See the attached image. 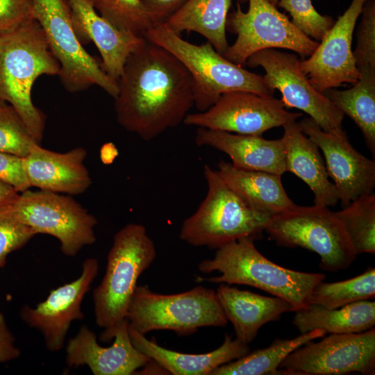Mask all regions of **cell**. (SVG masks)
<instances>
[{
    "label": "cell",
    "mask_w": 375,
    "mask_h": 375,
    "mask_svg": "<svg viewBox=\"0 0 375 375\" xmlns=\"http://www.w3.org/2000/svg\"><path fill=\"white\" fill-rule=\"evenodd\" d=\"M10 203L0 205V268L5 266L10 253L23 247L36 235L15 217Z\"/></svg>",
    "instance_id": "35"
},
{
    "label": "cell",
    "mask_w": 375,
    "mask_h": 375,
    "mask_svg": "<svg viewBox=\"0 0 375 375\" xmlns=\"http://www.w3.org/2000/svg\"><path fill=\"white\" fill-rule=\"evenodd\" d=\"M73 27L83 44L92 42L101 57L103 71L117 82L128 56L144 38L120 30L102 17L89 0H67Z\"/></svg>",
    "instance_id": "19"
},
{
    "label": "cell",
    "mask_w": 375,
    "mask_h": 375,
    "mask_svg": "<svg viewBox=\"0 0 375 375\" xmlns=\"http://www.w3.org/2000/svg\"><path fill=\"white\" fill-rule=\"evenodd\" d=\"M154 24L165 23L188 0H140Z\"/></svg>",
    "instance_id": "39"
},
{
    "label": "cell",
    "mask_w": 375,
    "mask_h": 375,
    "mask_svg": "<svg viewBox=\"0 0 375 375\" xmlns=\"http://www.w3.org/2000/svg\"><path fill=\"white\" fill-rule=\"evenodd\" d=\"M244 12L239 3L228 12L226 30L237 35L222 55L239 65H246L253 53L267 49H286L302 58L310 56L319 42L299 31L288 17L267 0H248Z\"/></svg>",
    "instance_id": "10"
},
{
    "label": "cell",
    "mask_w": 375,
    "mask_h": 375,
    "mask_svg": "<svg viewBox=\"0 0 375 375\" xmlns=\"http://www.w3.org/2000/svg\"><path fill=\"white\" fill-rule=\"evenodd\" d=\"M335 214L342 224L356 254H374V193L358 197Z\"/></svg>",
    "instance_id": "30"
},
{
    "label": "cell",
    "mask_w": 375,
    "mask_h": 375,
    "mask_svg": "<svg viewBox=\"0 0 375 375\" xmlns=\"http://www.w3.org/2000/svg\"><path fill=\"white\" fill-rule=\"evenodd\" d=\"M87 151L74 148L60 153L35 144L23 158L25 174L31 187L67 194L85 192L92 179L84 161Z\"/></svg>",
    "instance_id": "20"
},
{
    "label": "cell",
    "mask_w": 375,
    "mask_h": 375,
    "mask_svg": "<svg viewBox=\"0 0 375 375\" xmlns=\"http://www.w3.org/2000/svg\"><path fill=\"white\" fill-rule=\"evenodd\" d=\"M299 124L301 131L322 151L328 176L333 181L342 208L373 192L375 162L360 153L344 131L326 132L310 117Z\"/></svg>",
    "instance_id": "16"
},
{
    "label": "cell",
    "mask_w": 375,
    "mask_h": 375,
    "mask_svg": "<svg viewBox=\"0 0 375 375\" xmlns=\"http://www.w3.org/2000/svg\"><path fill=\"white\" fill-rule=\"evenodd\" d=\"M156 257L155 244L144 226L130 223L115 234L105 275L92 296L96 324L103 329L101 341L113 339L126 319L138 278Z\"/></svg>",
    "instance_id": "4"
},
{
    "label": "cell",
    "mask_w": 375,
    "mask_h": 375,
    "mask_svg": "<svg viewBox=\"0 0 375 375\" xmlns=\"http://www.w3.org/2000/svg\"><path fill=\"white\" fill-rule=\"evenodd\" d=\"M375 297V269L369 267L351 278L333 283L323 281L312 289L309 303L338 308Z\"/></svg>",
    "instance_id": "31"
},
{
    "label": "cell",
    "mask_w": 375,
    "mask_h": 375,
    "mask_svg": "<svg viewBox=\"0 0 375 375\" xmlns=\"http://www.w3.org/2000/svg\"><path fill=\"white\" fill-rule=\"evenodd\" d=\"M113 344L100 346L95 333L83 325L67 341L66 364L69 368L87 365L94 375H130L152 360L132 343L127 319L117 331Z\"/></svg>",
    "instance_id": "18"
},
{
    "label": "cell",
    "mask_w": 375,
    "mask_h": 375,
    "mask_svg": "<svg viewBox=\"0 0 375 375\" xmlns=\"http://www.w3.org/2000/svg\"><path fill=\"white\" fill-rule=\"evenodd\" d=\"M99 269L96 258H87L78 278L51 290L47 299L35 308L25 305L21 308L20 317L29 327L42 333L49 351L62 349L72 322L84 318L82 302Z\"/></svg>",
    "instance_id": "17"
},
{
    "label": "cell",
    "mask_w": 375,
    "mask_h": 375,
    "mask_svg": "<svg viewBox=\"0 0 375 375\" xmlns=\"http://www.w3.org/2000/svg\"><path fill=\"white\" fill-rule=\"evenodd\" d=\"M10 208L15 217L36 234L56 238L67 256H75L96 242L97 219L72 197L28 189L19 192Z\"/></svg>",
    "instance_id": "11"
},
{
    "label": "cell",
    "mask_w": 375,
    "mask_h": 375,
    "mask_svg": "<svg viewBox=\"0 0 375 375\" xmlns=\"http://www.w3.org/2000/svg\"><path fill=\"white\" fill-rule=\"evenodd\" d=\"M144 38L169 51L188 69L194 83V106L199 112L229 92L247 91L261 96L274 94L262 76L227 60L208 42L190 43L165 23L154 24Z\"/></svg>",
    "instance_id": "5"
},
{
    "label": "cell",
    "mask_w": 375,
    "mask_h": 375,
    "mask_svg": "<svg viewBox=\"0 0 375 375\" xmlns=\"http://www.w3.org/2000/svg\"><path fill=\"white\" fill-rule=\"evenodd\" d=\"M203 174L206 196L183 222L180 239L194 247L217 249L242 238H260L271 217L249 207L209 165H204Z\"/></svg>",
    "instance_id": "6"
},
{
    "label": "cell",
    "mask_w": 375,
    "mask_h": 375,
    "mask_svg": "<svg viewBox=\"0 0 375 375\" xmlns=\"http://www.w3.org/2000/svg\"><path fill=\"white\" fill-rule=\"evenodd\" d=\"M254 240L244 237L217 249L213 258L200 262L198 269L203 273L217 271L221 275L197 277V281L254 287L286 301L292 312L306 307L312 289L326 276L278 265L258 251Z\"/></svg>",
    "instance_id": "3"
},
{
    "label": "cell",
    "mask_w": 375,
    "mask_h": 375,
    "mask_svg": "<svg viewBox=\"0 0 375 375\" xmlns=\"http://www.w3.org/2000/svg\"><path fill=\"white\" fill-rule=\"evenodd\" d=\"M285 109L273 96H261L247 91L222 94L204 111L188 113L183 124L229 133L262 135L275 127L283 126L301 117Z\"/></svg>",
    "instance_id": "14"
},
{
    "label": "cell",
    "mask_w": 375,
    "mask_h": 375,
    "mask_svg": "<svg viewBox=\"0 0 375 375\" xmlns=\"http://www.w3.org/2000/svg\"><path fill=\"white\" fill-rule=\"evenodd\" d=\"M294 312L292 323L301 334L315 329L326 334L360 333L375 325V301L371 299L333 309L309 303Z\"/></svg>",
    "instance_id": "26"
},
{
    "label": "cell",
    "mask_w": 375,
    "mask_h": 375,
    "mask_svg": "<svg viewBox=\"0 0 375 375\" xmlns=\"http://www.w3.org/2000/svg\"><path fill=\"white\" fill-rule=\"evenodd\" d=\"M60 69L34 18L0 35V99L15 108L39 143L46 117L32 101V88L38 77L58 76Z\"/></svg>",
    "instance_id": "2"
},
{
    "label": "cell",
    "mask_w": 375,
    "mask_h": 375,
    "mask_svg": "<svg viewBox=\"0 0 375 375\" xmlns=\"http://www.w3.org/2000/svg\"><path fill=\"white\" fill-rule=\"evenodd\" d=\"M217 172L226 184L251 208L270 217L295 205L288 196L281 175L238 168L221 160Z\"/></svg>",
    "instance_id": "25"
},
{
    "label": "cell",
    "mask_w": 375,
    "mask_h": 375,
    "mask_svg": "<svg viewBox=\"0 0 375 375\" xmlns=\"http://www.w3.org/2000/svg\"><path fill=\"white\" fill-rule=\"evenodd\" d=\"M356 31L357 44L353 55L359 72L375 69V0H367Z\"/></svg>",
    "instance_id": "36"
},
{
    "label": "cell",
    "mask_w": 375,
    "mask_h": 375,
    "mask_svg": "<svg viewBox=\"0 0 375 375\" xmlns=\"http://www.w3.org/2000/svg\"><path fill=\"white\" fill-rule=\"evenodd\" d=\"M195 142L199 147H210L225 153L231 164L240 169L281 176L286 172L282 138L266 140L262 135L197 128Z\"/></svg>",
    "instance_id": "21"
},
{
    "label": "cell",
    "mask_w": 375,
    "mask_h": 375,
    "mask_svg": "<svg viewBox=\"0 0 375 375\" xmlns=\"http://www.w3.org/2000/svg\"><path fill=\"white\" fill-rule=\"evenodd\" d=\"M277 5L290 13L292 23L299 31L318 42L335 23L331 17L320 15L311 0H279Z\"/></svg>",
    "instance_id": "34"
},
{
    "label": "cell",
    "mask_w": 375,
    "mask_h": 375,
    "mask_svg": "<svg viewBox=\"0 0 375 375\" xmlns=\"http://www.w3.org/2000/svg\"><path fill=\"white\" fill-rule=\"evenodd\" d=\"M375 374L374 327L354 333L330 334L291 352L281 362L278 374L341 375Z\"/></svg>",
    "instance_id": "12"
},
{
    "label": "cell",
    "mask_w": 375,
    "mask_h": 375,
    "mask_svg": "<svg viewBox=\"0 0 375 375\" xmlns=\"http://www.w3.org/2000/svg\"><path fill=\"white\" fill-rule=\"evenodd\" d=\"M231 3L232 0H188L165 24L178 34L193 31L201 35L223 55L229 47L226 22Z\"/></svg>",
    "instance_id": "27"
},
{
    "label": "cell",
    "mask_w": 375,
    "mask_h": 375,
    "mask_svg": "<svg viewBox=\"0 0 375 375\" xmlns=\"http://www.w3.org/2000/svg\"><path fill=\"white\" fill-rule=\"evenodd\" d=\"M97 12L116 28L144 37L153 25L140 0H89Z\"/></svg>",
    "instance_id": "32"
},
{
    "label": "cell",
    "mask_w": 375,
    "mask_h": 375,
    "mask_svg": "<svg viewBox=\"0 0 375 375\" xmlns=\"http://www.w3.org/2000/svg\"><path fill=\"white\" fill-rule=\"evenodd\" d=\"M33 18L31 0H0V35Z\"/></svg>",
    "instance_id": "37"
},
{
    "label": "cell",
    "mask_w": 375,
    "mask_h": 375,
    "mask_svg": "<svg viewBox=\"0 0 375 375\" xmlns=\"http://www.w3.org/2000/svg\"><path fill=\"white\" fill-rule=\"evenodd\" d=\"M0 181L11 185L19 192L31 188L25 174L23 158L0 151Z\"/></svg>",
    "instance_id": "38"
},
{
    "label": "cell",
    "mask_w": 375,
    "mask_h": 375,
    "mask_svg": "<svg viewBox=\"0 0 375 375\" xmlns=\"http://www.w3.org/2000/svg\"><path fill=\"white\" fill-rule=\"evenodd\" d=\"M269 3H271L274 6H276L278 4V2L279 0H267Z\"/></svg>",
    "instance_id": "42"
},
{
    "label": "cell",
    "mask_w": 375,
    "mask_h": 375,
    "mask_svg": "<svg viewBox=\"0 0 375 375\" xmlns=\"http://www.w3.org/2000/svg\"><path fill=\"white\" fill-rule=\"evenodd\" d=\"M126 319L131 327L143 335L170 330L188 335L201 327H224L228 324L216 291L200 285L173 294H158L146 285H137Z\"/></svg>",
    "instance_id": "7"
},
{
    "label": "cell",
    "mask_w": 375,
    "mask_h": 375,
    "mask_svg": "<svg viewBox=\"0 0 375 375\" xmlns=\"http://www.w3.org/2000/svg\"><path fill=\"white\" fill-rule=\"evenodd\" d=\"M19 192L11 185L0 181V205L15 201Z\"/></svg>",
    "instance_id": "41"
},
{
    "label": "cell",
    "mask_w": 375,
    "mask_h": 375,
    "mask_svg": "<svg viewBox=\"0 0 375 375\" xmlns=\"http://www.w3.org/2000/svg\"><path fill=\"white\" fill-rule=\"evenodd\" d=\"M117 85V122L145 141L183 123L194 106V83L188 69L172 53L146 38L128 56Z\"/></svg>",
    "instance_id": "1"
},
{
    "label": "cell",
    "mask_w": 375,
    "mask_h": 375,
    "mask_svg": "<svg viewBox=\"0 0 375 375\" xmlns=\"http://www.w3.org/2000/svg\"><path fill=\"white\" fill-rule=\"evenodd\" d=\"M20 350L15 344V339L8 327L5 317L0 311V363L17 358Z\"/></svg>",
    "instance_id": "40"
},
{
    "label": "cell",
    "mask_w": 375,
    "mask_h": 375,
    "mask_svg": "<svg viewBox=\"0 0 375 375\" xmlns=\"http://www.w3.org/2000/svg\"><path fill=\"white\" fill-rule=\"evenodd\" d=\"M366 1L353 0L315 51L300 61L301 71L317 91L323 93L344 83L353 85L360 78L351 44L356 23Z\"/></svg>",
    "instance_id": "15"
},
{
    "label": "cell",
    "mask_w": 375,
    "mask_h": 375,
    "mask_svg": "<svg viewBox=\"0 0 375 375\" xmlns=\"http://www.w3.org/2000/svg\"><path fill=\"white\" fill-rule=\"evenodd\" d=\"M133 344L142 353L174 375H210L217 367L250 352L249 344L225 335L223 343L206 353H185L167 349L149 340L128 325Z\"/></svg>",
    "instance_id": "22"
},
{
    "label": "cell",
    "mask_w": 375,
    "mask_h": 375,
    "mask_svg": "<svg viewBox=\"0 0 375 375\" xmlns=\"http://www.w3.org/2000/svg\"><path fill=\"white\" fill-rule=\"evenodd\" d=\"M300 61L293 53L267 49L251 55L246 65L264 69L265 82L272 89L280 91L285 108L303 111L326 132L343 131L344 113L310 83L300 68Z\"/></svg>",
    "instance_id": "13"
},
{
    "label": "cell",
    "mask_w": 375,
    "mask_h": 375,
    "mask_svg": "<svg viewBox=\"0 0 375 375\" xmlns=\"http://www.w3.org/2000/svg\"><path fill=\"white\" fill-rule=\"evenodd\" d=\"M326 335L315 329L292 339H275L267 347L249 352L245 356L220 365L210 375H274L283 360L293 351L315 339Z\"/></svg>",
    "instance_id": "29"
},
{
    "label": "cell",
    "mask_w": 375,
    "mask_h": 375,
    "mask_svg": "<svg viewBox=\"0 0 375 375\" xmlns=\"http://www.w3.org/2000/svg\"><path fill=\"white\" fill-rule=\"evenodd\" d=\"M265 231L277 245L316 253L320 268L327 272L347 269L357 256L342 224L327 206L295 204L272 216Z\"/></svg>",
    "instance_id": "8"
},
{
    "label": "cell",
    "mask_w": 375,
    "mask_h": 375,
    "mask_svg": "<svg viewBox=\"0 0 375 375\" xmlns=\"http://www.w3.org/2000/svg\"><path fill=\"white\" fill-rule=\"evenodd\" d=\"M216 294L224 315L234 328L236 338L249 344L259 329L292 312L290 304L277 297L262 296L219 283Z\"/></svg>",
    "instance_id": "23"
},
{
    "label": "cell",
    "mask_w": 375,
    "mask_h": 375,
    "mask_svg": "<svg viewBox=\"0 0 375 375\" xmlns=\"http://www.w3.org/2000/svg\"><path fill=\"white\" fill-rule=\"evenodd\" d=\"M282 138L285 170L301 178L312 191L315 205L334 206L339 201L335 185L329 180L317 145L300 129L296 121L283 126Z\"/></svg>",
    "instance_id": "24"
},
{
    "label": "cell",
    "mask_w": 375,
    "mask_h": 375,
    "mask_svg": "<svg viewBox=\"0 0 375 375\" xmlns=\"http://www.w3.org/2000/svg\"><path fill=\"white\" fill-rule=\"evenodd\" d=\"M33 17L42 27L49 47L60 65L58 76L69 92L97 85L114 99L117 82L83 47L76 36L67 0H31Z\"/></svg>",
    "instance_id": "9"
},
{
    "label": "cell",
    "mask_w": 375,
    "mask_h": 375,
    "mask_svg": "<svg viewBox=\"0 0 375 375\" xmlns=\"http://www.w3.org/2000/svg\"><path fill=\"white\" fill-rule=\"evenodd\" d=\"M36 143L15 108L0 99V151L24 158Z\"/></svg>",
    "instance_id": "33"
},
{
    "label": "cell",
    "mask_w": 375,
    "mask_h": 375,
    "mask_svg": "<svg viewBox=\"0 0 375 375\" xmlns=\"http://www.w3.org/2000/svg\"><path fill=\"white\" fill-rule=\"evenodd\" d=\"M360 78L353 87L339 90L331 88L323 94L362 131L366 144L375 154V69L360 72Z\"/></svg>",
    "instance_id": "28"
}]
</instances>
